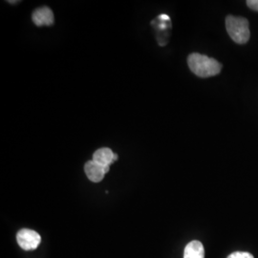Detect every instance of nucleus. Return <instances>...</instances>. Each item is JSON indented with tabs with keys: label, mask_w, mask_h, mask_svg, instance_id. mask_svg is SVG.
<instances>
[{
	"label": "nucleus",
	"mask_w": 258,
	"mask_h": 258,
	"mask_svg": "<svg viewBox=\"0 0 258 258\" xmlns=\"http://www.w3.org/2000/svg\"><path fill=\"white\" fill-rule=\"evenodd\" d=\"M187 64L194 74L200 78H210L221 72L222 64L207 55L194 53L187 57Z\"/></svg>",
	"instance_id": "1"
},
{
	"label": "nucleus",
	"mask_w": 258,
	"mask_h": 258,
	"mask_svg": "<svg viewBox=\"0 0 258 258\" xmlns=\"http://www.w3.org/2000/svg\"><path fill=\"white\" fill-rule=\"evenodd\" d=\"M226 29L234 42L244 44L249 41L250 32L248 19L241 17L229 16L226 19Z\"/></svg>",
	"instance_id": "2"
},
{
	"label": "nucleus",
	"mask_w": 258,
	"mask_h": 258,
	"mask_svg": "<svg viewBox=\"0 0 258 258\" xmlns=\"http://www.w3.org/2000/svg\"><path fill=\"white\" fill-rule=\"evenodd\" d=\"M17 239L19 246L25 250L37 249L41 241L40 235L37 233V231L28 230V229H23L19 231Z\"/></svg>",
	"instance_id": "3"
},
{
	"label": "nucleus",
	"mask_w": 258,
	"mask_h": 258,
	"mask_svg": "<svg viewBox=\"0 0 258 258\" xmlns=\"http://www.w3.org/2000/svg\"><path fill=\"white\" fill-rule=\"evenodd\" d=\"M84 171L87 178L93 183H100L103 180L105 174L109 171V167L99 165L95 161H88L84 166Z\"/></svg>",
	"instance_id": "4"
},
{
	"label": "nucleus",
	"mask_w": 258,
	"mask_h": 258,
	"mask_svg": "<svg viewBox=\"0 0 258 258\" xmlns=\"http://www.w3.org/2000/svg\"><path fill=\"white\" fill-rule=\"evenodd\" d=\"M33 22L38 26H51L54 24V14L49 7L43 6L38 9L35 10L32 15Z\"/></svg>",
	"instance_id": "5"
},
{
	"label": "nucleus",
	"mask_w": 258,
	"mask_h": 258,
	"mask_svg": "<svg viewBox=\"0 0 258 258\" xmlns=\"http://www.w3.org/2000/svg\"><path fill=\"white\" fill-rule=\"evenodd\" d=\"M117 159L118 155L115 154L110 148H103L95 151L92 160L104 167H110L111 164H113Z\"/></svg>",
	"instance_id": "6"
},
{
	"label": "nucleus",
	"mask_w": 258,
	"mask_h": 258,
	"mask_svg": "<svg viewBox=\"0 0 258 258\" xmlns=\"http://www.w3.org/2000/svg\"><path fill=\"white\" fill-rule=\"evenodd\" d=\"M184 258H205V249L201 242L191 241L184 248Z\"/></svg>",
	"instance_id": "7"
},
{
	"label": "nucleus",
	"mask_w": 258,
	"mask_h": 258,
	"mask_svg": "<svg viewBox=\"0 0 258 258\" xmlns=\"http://www.w3.org/2000/svg\"><path fill=\"white\" fill-rule=\"evenodd\" d=\"M227 258H254L253 255L246 251H235L230 254Z\"/></svg>",
	"instance_id": "8"
},
{
	"label": "nucleus",
	"mask_w": 258,
	"mask_h": 258,
	"mask_svg": "<svg viewBox=\"0 0 258 258\" xmlns=\"http://www.w3.org/2000/svg\"><path fill=\"white\" fill-rule=\"evenodd\" d=\"M247 5L249 9L258 12V0H248Z\"/></svg>",
	"instance_id": "9"
},
{
	"label": "nucleus",
	"mask_w": 258,
	"mask_h": 258,
	"mask_svg": "<svg viewBox=\"0 0 258 258\" xmlns=\"http://www.w3.org/2000/svg\"><path fill=\"white\" fill-rule=\"evenodd\" d=\"M159 19L162 21V22H165V21H169V17L167 15H161L159 17Z\"/></svg>",
	"instance_id": "10"
}]
</instances>
